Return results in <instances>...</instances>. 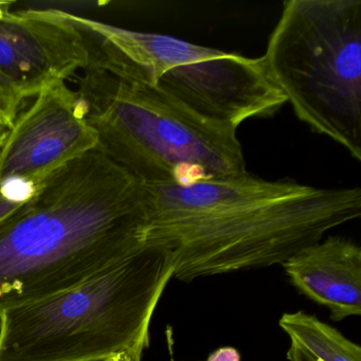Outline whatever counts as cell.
Masks as SVG:
<instances>
[{"mask_svg": "<svg viewBox=\"0 0 361 361\" xmlns=\"http://www.w3.org/2000/svg\"><path fill=\"white\" fill-rule=\"evenodd\" d=\"M291 341L317 361H361V348L314 314L299 310L279 320Z\"/></svg>", "mask_w": 361, "mask_h": 361, "instance_id": "30bf717a", "label": "cell"}, {"mask_svg": "<svg viewBox=\"0 0 361 361\" xmlns=\"http://www.w3.org/2000/svg\"><path fill=\"white\" fill-rule=\"evenodd\" d=\"M12 5H14L13 1H5V0H0V8L11 7Z\"/></svg>", "mask_w": 361, "mask_h": 361, "instance_id": "2e32d148", "label": "cell"}, {"mask_svg": "<svg viewBox=\"0 0 361 361\" xmlns=\"http://www.w3.org/2000/svg\"><path fill=\"white\" fill-rule=\"evenodd\" d=\"M24 100L7 78L0 73V121L11 128L20 114Z\"/></svg>", "mask_w": 361, "mask_h": 361, "instance_id": "7c38bea8", "label": "cell"}, {"mask_svg": "<svg viewBox=\"0 0 361 361\" xmlns=\"http://www.w3.org/2000/svg\"><path fill=\"white\" fill-rule=\"evenodd\" d=\"M0 8V73L24 99L65 83L90 64L81 31L68 12Z\"/></svg>", "mask_w": 361, "mask_h": 361, "instance_id": "ba28073f", "label": "cell"}, {"mask_svg": "<svg viewBox=\"0 0 361 361\" xmlns=\"http://www.w3.org/2000/svg\"><path fill=\"white\" fill-rule=\"evenodd\" d=\"M97 145L83 100L66 84H56L37 94L8 130L0 145V185L20 181L37 187Z\"/></svg>", "mask_w": 361, "mask_h": 361, "instance_id": "52a82bcc", "label": "cell"}, {"mask_svg": "<svg viewBox=\"0 0 361 361\" xmlns=\"http://www.w3.org/2000/svg\"><path fill=\"white\" fill-rule=\"evenodd\" d=\"M172 253L155 243L54 297L0 312V361H141Z\"/></svg>", "mask_w": 361, "mask_h": 361, "instance_id": "3957f363", "label": "cell"}, {"mask_svg": "<svg viewBox=\"0 0 361 361\" xmlns=\"http://www.w3.org/2000/svg\"><path fill=\"white\" fill-rule=\"evenodd\" d=\"M300 121L361 160V0H289L263 56Z\"/></svg>", "mask_w": 361, "mask_h": 361, "instance_id": "5b68a950", "label": "cell"}, {"mask_svg": "<svg viewBox=\"0 0 361 361\" xmlns=\"http://www.w3.org/2000/svg\"><path fill=\"white\" fill-rule=\"evenodd\" d=\"M8 130H9V128H8L7 126H5L3 122L0 121V145L3 143L4 139L6 138V136H7Z\"/></svg>", "mask_w": 361, "mask_h": 361, "instance_id": "9a60e30c", "label": "cell"}, {"mask_svg": "<svg viewBox=\"0 0 361 361\" xmlns=\"http://www.w3.org/2000/svg\"><path fill=\"white\" fill-rule=\"evenodd\" d=\"M35 195V192L22 183L8 181L0 185V225L20 210Z\"/></svg>", "mask_w": 361, "mask_h": 361, "instance_id": "8fae6325", "label": "cell"}, {"mask_svg": "<svg viewBox=\"0 0 361 361\" xmlns=\"http://www.w3.org/2000/svg\"><path fill=\"white\" fill-rule=\"evenodd\" d=\"M96 151L145 185L247 172L238 130L185 109L157 86L88 66L78 79Z\"/></svg>", "mask_w": 361, "mask_h": 361, "instance_id": "277c9868", "label": "cell"}, {"mask_svg": "<svg viewBox=\"0 0 361 361\" xmlns=\"http://www.w3.org/2000/svg\"><path fill=\"white\" fill-rule=\"evenodd\" d=\"M152 85L200 117L238 130L252 118L274 116L287 103L262 58L185 41Z\"/></svg>", "mask_w": 361, "mask_h": 361, "instance_id": "8992f818", "label": "cell"}, {"mask_svg": "<svg viewBox=\"0 0 361 361\" xmlns=\"http://www.w3.org/2000/svg\"><path fill=\"white\" fill-rule=\"evenodd\" d=\"M99 361H122V360H115V359H106V360H99Z\"/></svg>", "mask_w": 361, "mask_h": 361, "instance_id": "e0dca14e", "label": "cell"}, {"mask_svg": "<svg viewBox=\"0 0 361 361\" xmlns=\"http://www.w3.org/2000/svg\"><path fill=\"white\" fill-rule=\"evenodd\" d=\"M207 361H240V354L232 346H224L211 353Z\"/></svg>", "mask_w": 361, "mask_h": 361, "instance_id": "4fadbf2b", "label": "cell"}, {"mask_svg": "<svg viewBox=\"0 0 361 361\" xmlns=\"http://www.w3.org/2000/svg\"><path fill=\"white\" fill-rule=\"evenodd\" d=\"M287 360L289 361H317L307 354L303 348L291 341L290 346L286 353Z\"/></svg>", "mask_w": 361, "mask_h": 361, "instance_id": "5bb4252c", "label": "cell"}, {"mask_svg": "<svg viewBox=\"0 0 361 361\" xmlns=\"http://www.w3.org/2000/svg\"><path fill=\"white\" fill-rule=\"evenodd\" d=\"M147 185L99 152L50 175L0 225V312L68 290L142 248Z\"/></svg>", "mask_w": 361, "mask_h": 361, "instance_id": "7a4b0ae2", "label": "cell"}, {"mask_svg": "<svg viewBox=\"0 0 361 361\" xmlns=\"http://www.w3.org/2000/svg\"><path fill=\"white\" fill-rule=\"evenodd\" d=\"M147 243L172 253L183 282L281 264L361 214L360 188H317L249 173L147 185Z\"/></svg>", "mask_w": 361, "mask_h": 361, "instance_id": "6da1fadb", "label": "cell"}, {"mask_svg": "<svg viewBox=\"0 0 361 361\" xmlns=\"http://www.w3.org/2000/svg\"><path fill=\"white\" fill-rule=\"evenodd\" d=\"M291 284L331 312L334 321L361 314V248L342 236L308 245L282 264Z\"/></svg>", "mask_w": 361, "mask_h": 361, "instance_id": "9c48e42d", "label": "cell"}]
</instances>
